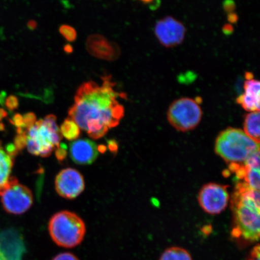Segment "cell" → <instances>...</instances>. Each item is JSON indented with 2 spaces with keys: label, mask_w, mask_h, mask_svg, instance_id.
<instances>
[{
  "label": "cell",
  "mask_w": 260,
  "mask_h": 260,
  "mask_svg": "<svg viewBox=\"0 0 260 260\" xmlns=\"http://www.w3.org/2000/svg\"><path fill=\"white\" fill-rule=\"evenodd\" d=\"M260 248L259 244L253 246L251 252H249L246 260H260Z\"/></svg>",
  "instance_id": "obj_25"
},
{
  "label": "cell",
  "mask_w": 260,
  "mask_h": 260,
  "mask_svg": "<svg viewBox=\"0 0 260 260\" xmlns=\"http://www.w3.org/2000/svg\"><path fill=\"white\" fill-rule=\"evenodd\" d=\"M12 124L15 125L17 128H21L24 129L23 118L20 114L16 113L13 117L11 121Z\"/></svg>",
  "instance_id": "obj_26"
},
{
  "label": "cell",
  "mask_w": 260,
  "mask_h": 260,
  "mask_svg": "<svg viewBox=\"0 0 260 260\" xmlns=\"http://www.w3.org/2000/svg\"><path fill=\"white\" fill-rule=\"evenodd\" d=\"M53 260H79L76 255L70 252L59 253Z\"/></svg>",
  "instance_id": "obj_27"
},
{
  "label": "cell",
  "mask_w": 260,
  "mask_h": 260,
  "mask_svg": "<svg viewBox=\"0 0 260 260\" xmlns=\"http://www.w3.org/2000/svg\"><path fill=\"white\" fill-rule=\"evenodd\" d=\"M222 30L225 35H231L233 34L234 31L233 26L231 24H226L223 26Z\"/></svg>",
  "instance_id": "obj_30"
},
{
  "label": "cell",
  "mask_w": 260,
  "mask_h": 260,
  "mask_svg": "<svg viewBox=\"0 0 260 260\" xmlns=\"http://www.w3.org/2000/svg\"><path fill=\"white\" fill-rule=\"evenodd\" d=\"M202 116V109L198 100L187 97L181 98L172 102L167 113L170 124L181 132L196 128Z\"/></svg>",
  "instance_id": "obj_6"
},
{
  "label": "cell",
  "mask_w": 260,
  "mask_h": 260,
  "mask_svg": "<svg viewBox=\"0 0 260 260\" xmlns=\"http://www.w3.org/2000/svg\"><path fill=\"white\" fill-rule=\"evenodd\" d=\"M102 86L87 81L81 84L69 110V118L93 139L102 138L109 129L119 125L124 116V107L118 101L110 76L103 77Z\"/></svg>",
  "instance_id": "obj_1"
},
{
  "label": "cell",
  "mask_w": 260,
  "mask_h": 260,
  "mask_svg": "<svg viewBox=\"0 0 260 260\" xmlns=\"http://www.w3.org/2000/svg\"><path fill=\"white\" fill-rule=\"evenodd\" d=\"M223 8L227 15L235 12L236 5L233 0H225L223 3Z\"/></svg>",
  "instance_id": "obj_24"
},
{
  "label": "cell",
  "mask_w": 260,
  "mask_h": 260,
  "mask_svg": "<svg viewBox=\"0 0 260 260\" xmlns=\"http://www.w3.org/2000/svg\"><path fill=\"white\" fill-rule=\"evenodd\" d=\"M228 21H229L230 24H236L239 20V16L237 15L236 12L232 13V14H228L227 15Z\"/></svg>",
  "instance_id": "obj_29"
},
{
  "label": "cell",
  "mask_w": 260,
  "mask_h": 260,
  "mask_svg": "<svg viewBox=\"0 0 260 260\" xmlns=\"http://www.w3.org/2000/svg\"><path fill=\"white\" fill-rule=\"evenodd\" d=\"M6 93L4 92L0 93V105H3L5 103Z\"/></svg>",
  "instance_id": "obj_35"
},
{
  "label": "cell",
  "mask_w": 260,
  "mask_h": 260,
  "mask_svg": "<svg viewBox=\"0 0 260 260\" xmlns=\"http://www.w3.org/2000/svg\"><path fill=\"white\" fill-rule=\"evenodd\" d=\"M5 106L11 110L14 111L18 108L19 106V101L18 98L15 95H10L5 100Z\"/></svg>",
  "instance_id": "obj_20"
},
{
  "label": "cell",
  "mask_w": 260,
  "mask_h": 260,
  "mask_svg": "<svg viewBox=\"0 0 260 260\" xmlns=\"http://www.w3.org/2000/svg\"><path fill=\"white\" fill-rule=\"evenodd\" d=\"M140 1L145 3V4H149V3H151L153 2L154 0H140Z\"/></svg>",
  "instance_id": "obj_36"
},
{
  "label": "cell",
  "mask_w": 260,
  "mask_h": 260,
  "mask_svg": "<svg viewBox=\"0 0 260 260\" xmlns=\"http://www.w3.org/2000/svg\"><path fill=\"white\" fill-rule=\"evenodd\" d=\"M214 149L227 164H243L259 150V144L249 138L243 130L229 127L217 136Z\"/></svg>",
  "instance_id": "obj_3"
},
{
  "label": "cell",
  "mask_w": 260,
  "mask_h": 260,
  "mask_svg": "<svg viewBox=\"0 0 260 260\" xmlns=\"http://www.w3.org/2000/svg\"><path fill=\"white\" fill-rule=\"evenodd\" d=\"M70 155L78 165H89L95 160L99 150L95 142L88 139H80L71 143Z\"/></svg>",
  "instance_id": "obj_12"
},
{
  "label": "cell",
  "mask_w": 260,
  "mask_h": 260,
  "mask_svg": "<svg viewBox=\"0 0 260 260\" xmlns=\"http://www.w3.org/2000/svg\"><path fill=\"white\" fill-rule=\"evenodd\" d=\"M5 125L3 123L0 122V131H3L5 130Z\"/></svg>",
  "instance_id": "obj_37"
},
{
  "label": "cell",
  "mask_w": 260,
  "mask_h": 260,
  "mask_svg": "<svg viewBox=\"0 0 260 260\" xmlns=\"http://www.w3.org/2000/svg\"><path fill=\"white\" fill-rule=\"evenodd\" d=\"M67 147L65 144L60 145L57 148L56 155L57 160L59 161H62L66 158L67 156Z\"/></svg>",
  "instance_id": "obj_23"
},
{
  "label": "cell",
  "mask_w": 260,
  "mask_h": 260,
  "mask_svg": "<svg viewBox=\"0 0 260 260\" xmlns=\"http://www.w3.org/2000/svg\"><path fill=\"white\" fill-rule=\"evenodd\" d=\"M49 233L58 246L73 248L83 241L86 234L83 220L76 213L62 211L53 216L48 223Z\"/></svg>",
  "instance_id": "obj_5"
},
{
  "label": "cell",
  "mask_w": 260,
  "mask_h": 260,
  "mask_svg": "<svg viewBox=\"0 0 260 260\" xmlns=\"http://www.w3.org/2000/svg\"><path fill=\"white\" fill-rule=\"evenodd\" d=\"M55 186L60 196L67 199H74L84 190V178L79 171L72 168L65 169L57 175Z\"/></svg>",
  "instance_id": "obj_10"
},
{
  "label": "cell",
  "mask_w": 260,
  "mask_h": 260,
  "mask_svg": "<svg viewBox=\"0 0 260 260\" xmlns=\"http://www.w3.org/2000/svg\"><path fill=\"white\" fill-rule=\"evenodd\" d=\"M229 186L217 183L205 184L198 194V200L205 212L216 215L224 210L229 205Z\"/></svg>",
  "instance_id": "obj_8"
},
{
  "label": "cell",
  "mask_w": 260,
  "mask_h": 260,
  "mask_svg": "<svg viewBox=\"0 0 260 260\" xmlns=\"http://www.w3.org/2000/svg\"><path fill=\"white\" fill-rule=\"evenodd\" d=\"M13 165L14 158L6 153L0 144V196H2L9 186Z\"/></svg>",
  "instance_id": "obj_14"
},
{
  "label": "cell",
  "mask_w": 260,
  "mask_h": 260,
  "mask_svg": "<svg viewBox=\"0 0 260 260\" xmlns=\"http://www.w3.org/2000/svg\"><path fill=\"white\" fill-rule=\"evenodd\" d=\"M259 111L251 112L244 120V132L249 138L259 144Z\"/></svg>",
  "instance_id": "obj_15"
},
{
  "label": "cell",
  "mask_w": 260,
  "mask_h": 260,
  "mask_svg": "<svg viewBox=\"0 0 260 260\" xmlns=\"http://www.w3.org/2000/svg\"><path fill=\"white\" fill-rule=\"evenodd\" d=\"M6 152L9 156L14 158L18 153V150L15 147V145L10 144L6 146Z\"/></svg>",
  "instance_id": "obj_28"
},
{
  "label": "cell",
  "mask_w": 260,
  "mask_h": 260,
  "mask_svg": "<svg viewBox=\"0 0 260 260\" xmlns=\"http://www.w3.org/2000/svg\"><path fill=\"white\" fill-rule=\"evenodd\" d=\"M233 213L232 237L242 245L258 242L259 239V191L243 182L236 184L231 199Z\"/></svg>",
  "instance_id": "obj_2"
},
{
  "label": "cell",
  "mask_w": 260,
  "mask_h": 260,
  "mask_svg": "<svg viewBox=\"0 0 260 260\" xmlns=\"http://www.w3.org/2000/svg\"><path fill=\"white\" fill-rule=\"evenodd\" d=\"M60 133L69 141H74L79 137L80 128L73 119L68 118L64 120L60 127Z\"/></svg>",
  "instance_id": "obj_18"
},
{
  "label": "cell",
  "mask_w": 260,
  "mask_h": 260,
  "mask_svg": "<svg viewBox=\"0 0 260 260\" xmlns=\"http://www.w3.org/2000/svg\"><path fill=\"white\" fill-rule=\"evenodd\" d=\"M2 197V205L6 212L17 215L26 212L34 202L31 190L19 184L14 177L11 178L9 186Z\"/></svg>",
  "instance_id": "obj_7"
},
{
  "label": "cell",
  "mask_w": 260,
  "mask_h": 260,
  "mask_svg": "<svg viewBox=\"0 0 260 260\" xmlns=\"http://www.w3.org/2000/svg\"><path fill=\"white\" fill-rule=\"evenodd\" d=\"M109 147L112 152H116L118 150V145L116 142L114 141H110L109 142Z\"/></svg>",
  "instance_id": "obj_32"
},
{
  "label": "cell",
  "mask_w": 260,
  "mask_h": 260,
  "mask_svg": "<svg viewBox=\"0 0 260 260\" xmlns=\"http://www.w3.org/2000/svg\"><path fill=\"white\" fill-rule=\"evenodd\" d=\"M159 260H193L191 254L181 247H171L162 253Z\"/></svg>",
  "instance_id": "obj_17"
},
{
  "label": "cell",
  "mask_w": 260,
  "mask_h": 260,
  "mask_svg": "<svg viewBox=\"0 0 260 260\" xmlns=\"http://www.w3.org/2000/svg\"><path fill=\"white\" fill-rule=\"evenodd\" d=\"M15 146L18 151L23 149L26 146L27 138H26V132L23 134H18L15 138Z\"/></svg>",
  "instance_id": "obj_21"
},
{
  "label": "cell",
  "mask_w": 260,
  "mask_h": 260,
  "mask_svg": "<svg viewBox=\"0 0 260 260\" xmlns=\"http://www.w3.org/2000/svg\"><path fill=\"white\" fill-rule=\"evenodd\" d=\"M63 50L67 54H72L74 51V48L72 45L67 44L64 45Z\"/></svg>",
  "instance_id": "obj_33"
},
{
  "label": "cell",
  "mask_w": 260,
  "mask_h": 260,
  "mask_svg": "<svg viewBox=\"0 0 260 260\" xmlns=\"http://www.w3.org/2000/svg\"><path fill=\"white\" fill-rule=\"evenodd\" d=\"M259 168L251 167L244 164L240 181L246 183L253 190L259 191Z\"/></svg>",
  "instance_id": "obj_16"
},
{
  "label": "cell",
  "mask_w": 260,
  "mask_h": 260,
  "mask_svg": "<svg viewBox=\"0 0 260 260\" xmlns=\"http://www.w3.org/2000/svg\"><path fill=\"white\" fill-rule=\"evenodd\" d=\"M156 38L162 46L170 48L183 43L186 37V28L180 21L167 16L159 19L154 27Z\"/></svg>",
  "instance_id": "obj_9"
},
{
  "label": "cell",
  "mask_w": 260,
  "mask_h": 260,
  "mask_svg": "<svg viewBox=\"0 0 260 260\" xmlns=\"http://www.w3.org/2000/svg\"><path fill=\"white\" fill-rule=\"evenodd\" d=\"M22 118H23L24 128H26L27 129L35 124L37 119L35 114L32 113H26L22 116Z\"/></svg>",
  "instance_id": "obj_22"
},
{
  "label": "cell",
  "mask_w": 260,
  "mask_h": 260,
  "mask_svg": "<svg viewBox=\"0 0 260 260\" xmlns=\"http://www.w3.org/2000/svg\"><path fill=\"white\" fill-rule=\"evenodd\" d=\"M59 32L68 42H73L77 40V32L76 29L69 25H61L59 28Z\"/></svg>",
  "instance_id": "obj_19"
},
{
  "label": "cell",
  "mask_w": 260,
  "mask_h": 260,
  "mask_svg": "<svg viewBox=\"0 0 260 260\" xmlns=\"http://www.w3.org/2000/svg\"><path fill=\"white\" fill-rule=\"evenodd\" d=\"M86 46L91 56L99 59L114 61L121 55V48L118 45L109 41L99 34L89 36L87 39Z\"/></svg>",
  "instance_id": "obj_11"
},
{
  "label": "cell",
  "mask_w": 260,
  "mask_h": 260,
  "mask_svg": "<svg viewBox=\"0 0 260 260\" xmlns=\"http://www.w3.org/2000/svg\"><path fill=\"white\" fill-rule=\"evenodd\" d=\"M56 120V116L49 115L27 129L26 146L30 154L47 157L59 146L61 134Z\"/></svg>",
  "instance_id": "obj_4"
},
{
  "label": "cell",
  "mask_w": 260,
  "mask_h": 260,
  "mask_svg": "<svg viewBox=\"0 0 260 260\" xmlns=\"http://www.w3.org/2000/svg\"><path fill=\"white\" fill-rule=\"evenodd\" d=\"M27 25L29 30H35L37 28L38 23L37 21L31 19V20L28 21Z\"/></svg>",
  "instance_id": "obj_31"
},
{
  "label": "cell",
  "mask_w": 260,
  "mask_h": 260,
  "mask_svg": "<svg viewBox=\"0 0 260 260\" xmlns=\"http://www.w3.org/2000/svg\"><path fill=\"white\" fill-rule=\"evenodd\" d=\"M7 116V112L5 110L0 108V121H2V119L5 118Z\"/></svg>",
  "instance_id": "obj_34"
},
{
  "label": "cell",
  "mask_w": 260,
  "mask_h": 260,
  "mask_svg": "<svg viewBox=\"0 0 260 260\" xmlns=\"http://www.w3.org/2000/svg\"><path fill=\"white\" fill-rule=\"evenodd\" d=\"M259 81L254 79L246 80L243 84L244 93L237 97L236 102L246 111H259Z\"/></svg>",
  "instance_id": "obj_13"
}]
</instances>
